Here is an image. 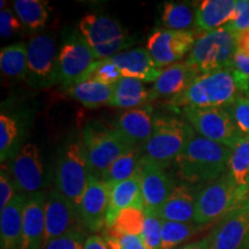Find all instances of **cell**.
I'll return each mask as SVG.
<instances>
[{
  "mask_svg": "<svg viewBox=\"0 0 249 249\" xmlns=\"http://www.w3.org/2000/svg\"><path fill=\"white\" fill-rule=\"evenodd\" d=\"M232 148L194 134L186 143L174 163L183 181L213 182L229 170Z\"/></svg>",
  "mask_w": 249,
  "mask_h": 249,
  "instance_id": "obj_1",
  "label": "cell"
},
{
  "mask_svg": "<svg viewBox=\"0 0 249 249\" xmlns=\"http://www.w3.org/2000/svg\"><path fill=\"white\" fill-rule=\"evenodd\" d=\"M241 95L233 67L201 74L179 97L171 99L170 107H225Z\"/></svg>",
  "mask_w": 249,
  "mask_h": 249,
  "instance_id": "obj_2",
  "label": "cell"
},
{
  "mask_svg": "<svg viewBox=\"0 0 249 249\" xmlns=\"http://www.w3.org/2000/svg\"><path fill=\"white\" fill-rule=\"evenodd\" d=\"M249 197V188L239 186L230 173L209 182L196 195L194 223L200 226L216 224L244 204Z\"/></svg>",
  "mask_w": 249,
  "mask_h": 249,
  "instance_id": "obj_3",
  "label": "cell"
},
{
  "mask_svg": "<svg viewBox=\"0 0 249 249\" xmlns=\"http://www.w3.org/2000/svg\"><path fill=\"white\" fill-rule=\"evenodd\" d=\"M91 174L82 135H71L59 151L55 167V189L76 207Z\"/></svg>",
  "mask_w": 249,
  "mask_h": 249,
  "instance_id": "obj_4",
  "label": "cell"
},
{
  "mask_svg": "<svg viewBox=\"0 0 249 249\" xmlns=\"http://www.w3.org/2000/svg\"><path fill=\"white\" fill-rule=\"evenodd\" d=\"M235 52L236 35L224 26L202 34L186 61L201 75L232 67Z\"/></svg>",
  "mask_w": 249,
  "mask_h": 249,
  "instance_id": "obj_5",
  "label": "cell"
},
{
  "mask_svg": "<svg viewBox=\"0 0 249 249\" xmlns=\"http://www.w3.org/2000/svg\"><path fill=\"white\" fill-rule=\"evenodd\" d=\"M191 124L177 117H157L154 121L151 138L142 148L147 157L164 169L176 160L186 143L194 135Z\"/></svg>",
  "mask_w": 249,
  "mask_h": 249,
  "instance_id": "obj_6",
  "label": "cell"
},
{
  "mask_svg": "<svg viewBox=\"0 0 249 249\" xmlns=\"http://www.w3.org/2000/svg\"><path fill=\"white\" fill-rule=\"evenodd\" d=\"M91 174L98 178L120 156L138 149L119 129L99 124H87L82 133Z\"/></svg>",
  "mask_w": 249,
  "mask_h": 249,
  "instance_id": "obj_7",
  "label": "cell"
},
{
  "mask_svg": "<svg viewBox=\"0 0 249 249\" xmlns=\"http://www.w3.org/2000/svg\"><path fill=\"white\" fill-rule=\"evenodd\" d=\"M79 30L97 60L110 59L133 44L120 24L105 15H85L79 22Z\"/></svg>",
  "mask_w": 249,
  "mask_h": 249,
  "instance_id": "obj_8",
  "label": "cell"
},
{
  "mask_svg": "<svg viewBox=\"0 0 249 249\" xmlns=\"http://www.w3.org/2000/svg\"><path fill=\"white\" fill-rule=\"evenodd\" d=\"M55 37L51 33L38 34L27 44L28 83L34 88H49L59 83Z\"/></svg>",
  "mask_w": 249,
  "mask_h": 249,
  "instance_id": "obj_9",
  "label": "cell"
},
{
  "mask_svg": "<svg viewBox=\"0 0 249 249\" xmlns=\"http://www.w3.org/2000/svg\"><path fill=\"white\" fill-rule=\"evenodd\" d=\"M183 114L198 135L226 147L233 149L244 136L223 107H183Z\"/></svg>",
  "mask_w": 249,
  "mask_h": 249,
  "instance_id": "obj_10",
  "label": "cell"
},
{
  "mask_svg": "<svg viewBox=\"0 0 249 249\" xmlns=\"http://www.w3.org/2000/svg\"><path fill=\"white\" fill-rule=\"evenodd\" d=\"M97 61L85 37L80 33L71 34L59 51V83L65 88H70L81 82Z\"/></svg>",
  "mask_w": 249,
  "mask_h": 249,
  "instance_id": "obj_11",
  "label": "cell"
},
{
  "mask_svg": "<svg viewBox=\"0 0 249 249\" xmlns=\"http://www.w3.org/2000/svg\"><path fill=\"white\" fill-rule=\"evenodd\" d=\"M209 249H249V197L205 236Z\"/></svg>",
  "mask_w": 249,
  "mask_h": 249,
  "instance_id": "obj_12",
  "label": "cell"
},
{
  "mask_svg": "<svg viewBox=\"0 0 249 249\" xmlns=\"http://www.w3.org/2000/svg\"><path fill=\"white\" fill-rule=\"evenodd\" d=\"M195 42L191 30L160 29L149 37L148 51L158 68L169 67L192 51Z\"/></svg>",
  "mask_w": 249,
  "mask_h": 249,
  "instance_id": "obj_13",
  "label": "cell"
},
{
  "mask_svg": "<svg viewBox=\"0 0 249 249\" xmlns=\"http://www.w3.org/2000/svg\"><path fill=\"white\" fill-rule=\"evenodd\" d=\"M110 203V186L90 174L86 191L77 205L80 222L88 231L96 233L107 224Z\"/></svg>",
  "mask_w": 249,
  "mask_h": 249,
  "instance_id": "obj_14",
  "label": "cell"
},
{
  "mask_svg": "<svg viewBox=\"0 0 249 249\" xmlns=\"http://www.w3.org/2000/svg\"><path fill=\"white\" fill-rule=\"evenodd\" d=\"M82 227L75 205L57 189L50 192L45 202L44 247L50 241Z\"/></svg>",
  "mask_w": 249,
  "mask_h": 249,
  "instance_id": "obj_15",
  "label": "cell"
},
{
  "mask_svg": "<svg viewBox=\"0 0 249 249\" xmlns=\"http://www.w3.org/2000/svg\"><path fill=\"white\" fill-rule=\"evenodd\" d=\"M11 172L17 192L29 194L38 192L44 180V166L38 147L34 143L24 144L13 160Z\"/></svg>",
  "mask_w": 249,
  "mask_h": 249,
  "instance_id": "obj_16",
  "label": "cell"
},
{
  "mask_svg": "<svg viewBox=\"0 0 249 249\" xmlns=\"http://www.w3.org/2000/svg\"><path fill=\"white\" fill-rule=\"evenodd\" d=\"M139 174L144 210L160 211L174 189L173 182L163 166L143 156Z\"/></svg>",
  "mask_w": 249,
  "mask_h": 249,
  "instance_id": "obj_17",
  "label": "cell"
},
{
  "mask_svg": "<svg viewBox=\"0 0 249 249\" xmlns=\"http://www.w3.org/2000/svg\"><path fill=\"white\" fill-rule=\"evenodd\" d=\"M45 202L44 192H36L28 196L23 213L21 249H44Z\"/></svg>",
  "mask_w": 249,
  "mask_h": 249,
  "instance_id": "obj_18",
  "label": "cell"
},
{
  "mask_svg": "<svg viewBox=\"0 0 249 249\" xmlns=\"http://www.w3.org/2000/svg\"><path fill=\"white\" fill-rule=\"evenodd\" d=\"M200 74L187 61H180L164 68L150 90L151 101L179 97Z\"/></svg>",
  "mask_w": 249,
  "mask_h": 249,
  "instance_id": "obj_19",
  "label": "cell"
},
{
  "mask_svg": "<svg viewBox=\"0 0 249 249\" xmlns=\"http://www.w3.org/2000/svg\"><path fill=\"white\" fill-rule=\"evenodd\" d=\"M110 60L119 68L123 77L147 83L156 82L163 71L156 66L148 50L142 48L123 51L110 58Z\"/></svg>",
  "mask_w": 249,
  "mask_h": 249,
  "instance_id": "obj_20",
  "label": "cell"
},
{
  "mask_svg": "<svg viewBox=\"0 0 249 249\" xmlns=\"http://www.w3.org/2000/svg\"><path fill=\"white\" fill-rule=\"evenodd\" d=\"M154 108L150 105L130 108L124 111L118 118L116 128L135 145L143 148L151 138L154 130Z\"/></svg>",
  "mask_w": 249,
  "mask_h": 249,
  "instance_id": "obj_21",
  "label": "cell"
},
{
  "mask_svg": "<svg viewBox=\"0 0 249 249\" xmlns=\"http://www.w3.org/2000/svg\"><path fill=\"white\" fill-rule=\"evenodd\" d=\"M28 196L18 193L13 200L0 213V247L1 249H21L22 244L23 213Z\"/></svg>",
  "mask_w": 249,
  "mask_h": 249,
  "instance_id": "obj_22",
  "label": "cell"
},
{
  "mask_svg": "<svg viewBox=\"0 0 249 249\" xmlns=\"http://www.w3.org/2000/svg\"><path fill=\"white\" fill-rule=\"evenodd\" d=\"M128 208L144 210L140 174H136L135 177L128 180L110 186V203H108L105 227H111L113 225L118 213L124 209H128Z\"/></svg>",
  "mask_w": 249,
  "mask_h": 249,
  "instance_id": "obj_23",
  "label": "cell"
},
{
  "mask_svg": "<svg viewBox=\"0 0 249 249\" xmlns=\"http://www.w3.org/2000/svg\"><path fill=\"white\" fill-rule=\"evenodd\" d=\"M235 0H203L195 11L196 30L209 33L231 22L235 11Z\"/></svg>",
  "mask_w": 249,
  "mask_h": 249,
  "instance_id": "obj_24",
  "label": "cell"
},
{
  "mask_svg": "<svg viewBox=\"0 0 249 249\" xmlns=\"http://www.w3.org/2000/svg\"><path fill=\"white\" fill-rule=\"evenodd\" d=\"M196 196L185 185L174 187L158 213L164 222L194 223Z\"/></svg>",
  "mask_w": 249,
  "mask_h": 249,
  "instance_id": "obj_25",
  "label": "cell"
},
{
  "mask_svg": "<svg viewBox=\"0 0 249 249\" xmlns=\"http://www.w3.org/2000/svg\"><path fill=\"white\" fill-rule=\"evenodd\" d=\"M151 101L150 90L145 88L142 81L123 77L113 86L110 107L120 108H136L144 107Z\"/></svg>",
  "mask_w": 249,
  "mask_h": 249,
  "instance_id": "obj_26",
  "label": "cell"
},
{
  "mask_svg": "<svg viewBox=\"0 0 249 249\" xmlns=\"http://www.w3.org/2000/svg\"><path fill=\"white\" fill-rule=\"evenodd\" d=\"M66 92L71 98L80 102L86 107L95 108L102 105L110 104L112 95H113V86L87 79L70 88H66Z\"/></svg>",
  "mask_w": 249,
  "mask_h": 249,
  "instance_id": "obj_27",
  "label": "cell"
},
{
  "mask_svg": "<svg viewBox=\"0 0 249 249\" xmlns=\"http://www.w3.org/2000/svg\"><path fill=\"white\" fill-rule=\"evenodd\" d=\"M141 158L142 156L140 155L139 149H133L132 151L120 156L117 160H114L98 178L107 182L108 186L133 178L140 172Z\"/></svg>",
  "mask_w": 249,
  "mask_h": 249,
  "instance_id": "obj_28",
  "label": "cell"
},
{
  "mask_svg": "<svg viewBox=\"0 0 249 249\" xmlns=\"http://www.w3.org/2000/svg\"><path fill=\"white\" fill-rule=\"evenodd\" d=\"M0 68L1 73L9 79H27V45L18 43L2 48L0 51Z\"/></svg>",
  "mask_w": 249,
  "mask_h": 249,
  "instance_id": "obj_29",
  "label": "cell"
},
{
  "mask_svg": "<svg viewBox=\"0 0 249 249\" xmlns=\"http://www.w3.org/2000/svg\"><path fill=\"white\" fill-rule=\"evenodd\" d=\"M15 15L30 29H40L49 18V2L42 0H15L13 2Z\"/></svg>",
  "mask_w": 249,
  "mask_h": 249,
  "instance_id": "obj_30",
  "label": "cell"
},
{
  "mask_svg": "<svg viewBox=\"0 0 249 249\" xmlns=\"http://www.w3.org/2000/svg\"><path fill=\"white\" fill-rule=\"evenodd\" d=\"M204 226L195 223L164 222L161 229L160 249H174L203 231Z\"/></svg>",
  "mask_w": 249,
  "mask_h": 249,
  "instance_id": "obj_31",
  "label": "cell"
},
{
  "mask_svg": "<svg viewBox=\"0 0 249 249\" xmlns=\"http://www.w3.org/2000/svg\"><path fill=\"white\" fill-rule=\"evenodd\" d=\"M229 171L239 186L249 188V136H242L232 149Z\"/></svg>",
  "mask_w": 249,
  "mask_h": 249,
  "instance_id": "obj_32",
  "label": "cell"
},
{
  "mask_svg": "<svg viewBox=\"0 0 249 249\" xmlns=\"http://www.w3.org/2000/svg\"><path fill=\"white\" fill-rule=\"evenodd\" d=\"M161 21L167 29L188 30L195 23V13L188 5L182 2H165Z\"/></svg>",
  "mask_w": 249,
  "mask_h": 249,
  "instance_id": "obj_33",
  "label": "cell"
},
{
  "mask_svg": "<svg viewBox=\"0 0 249 249\" xmlns=\"http://www.w3.org/2000/svg\"><path fill=\"white\" fill-rule=\"evenodd\" d=\"M145 213L144 210L136 209V208H128L120 211L116 217L113 225L107 227V231L116 234H129V235H141L144 225Z\"/></svg>",
  "mask_w": 249,
  "mask_h": 249,
  "instance_id": "obj_34",
  "label": "cell"
},
{
  "mask_svg": "<svg viewBox=\"0 0 249 249\" xmlns=\"http://www.w3.org/2000/svg\"><path fill=\"white\" fill-rule=\"evenodd\" d=\"M18 140V123L13 118L1 114L0 116V160L1 163L12 154Z\"/></svg>",
  "mask_w": 249,
  "mask_h": 249,
  "instance_id": "obj_35",
  "label": "cell"
},
{
  "mask_svg": "<svg viewBox=\"0 0 249 249\" xmlns=\"http://www.w3.org/2000/svg\"><path fill=\"white\" fill-rule=\"evenodd\" d=\"M145 219L143 225L141 238L148 249H160L161 245V229L164 220L158 211L144 210Z\"/></svg>",
  "mask_w": 249,
  "mask_h": 249,
  "instance_id": "obj_36",
  "label": "cell"
},
{
  "mask_svg": "<svg viewBox=\"0 0 249 249\" xmlns=\"http://www.w3.org/2000/svg\"><path fill=\"white\" fill-rule=\"evenodd\" d=\"M87 79L99 81V82L108 86H114L123 79V75H121L119 68L110 59H105V60H98L93 65L85 80Z\"/></svg>",
  "mask_w": 249,
  "mask_h": 249,
  "instance_id": "obj_37",
  "label": "cell"
},
{
  "mask_svg": "<svg viewBox=\"0 0 249 249\" xmlns=\"http://www.w3.org/2000/svg\"><path fill=\"white\" fill-rule=\"evenodd\" d=\"M227 108V112L242 135L249 136V98L240 95Z\"/></svg>",
  "mask_w": 249,
  "mask_h": 249,
  "instance_id": "obj_38",
  "label": "cell"
},
{
  "mask_svg": "<svg viewBox=\"0 0 249 249\" xmlns=\"http://www.w3.org/2000/svg\"><path fill=\"white\" fill-rule=\"evenodd\" d=\"M104 239L110 249H148L141 235L116 234L107 230Z\"/></svg>",
  "mask_w": 249,
  "mask_h": 249,
  "instance_id": "obj_39",
  "label": "cell"
},
{
  "mask_svg": "<svg viewBox=\"0 0 249 249\" xmlns=\"http://www.w3.org/2000/svg\"><path fill=\"white\" fill-rule=\"evenodd\" d=\"M87 238L88 236L86 235L83 229L77 230L50 241L44 249H83Z\"/></svg>",
  "mask_w": 249,
  "mask_h": 249,
  "instance_id": "obj_40",
  "label": "cell"
},
{
  "mask_svg": "<svg viewBox=\"0 0 249 249\" xmlns=\"http://www.w3.org/2000/svg\"><path fill=\"white\" fill-rule=\"evenodd\" d=\"M235 35L249 28V0H236L234 15L225 26Z\"/></svg>",
  "mask_w": 249,
  "mask_h": 249,
  "instance_id": "obj_41",
  "label": "cell"
},
{
  "mask_svg": "<svg viewBox=\"0 0 249 249\" xmlns=\"http://www.w3.org/2000/svg\"><path fill=\"white\" fill-rule=\"evenodd\" d=\"M17 192L14 180L12 174L9 173L7 167L1 164V172H0V213L13 200Z\"/></svg>",
  "mask_w": 249,
  "mask_h": 249,
  "instance_id": "obj_42",
  "label": "cell"
},
{
  "mask_svg": "<svg viewBox=\"0 0 249 249\" xmlns=\"http://www.w3.org/2000/svg\"><path fill=\"white\" fill-rule=\"evenodd\" d=\"M21 29V21L15 17L9 8H5L0 12V35L2 38L13 36Z\"/></svg>",
  "mask_w": 249,
  "mask_h": 249,
  "instance_id": "obj_43",
  "label": "cell"
},
{
  "mask_svg": "<svg viewBox=\"0 0 249 249\" xmlns=\"http://www.w3.org/2000/svg\"><path fill=\"white\" fill-rule=\"evenodd\" d=\"M232 67L249 79V57H247V55L236 51L234 58H233Z\"/></svg>",
  "mask_w": 249,
  "mask_h": 249,
  "instance_id": "obj_44",
  "label": "cell"
},
{
  "mask_svg": "<svg viewBox=\"0 0 249 249\" xmlns=\"http://www.w3.org/2000/svg\"><path fill=\"white\" fill-rule=\"evenodd\" d=\"M83 249H110L105 241L104 236L92 234L86 239Z\"/></svg>",
  "mask_w": 249,
  "mask_h": 249,
  "instance_id": "obj_45",
  "label": "cell"
},
{
  "mask_svg": "<svg viewBox=\"0 0 249 249\" xmlns=\"http://www.w3.org/2000/svg\"><path fill=\"white\" fill-rule=\"evenodd\" d=\"M236 51L249 57V28L236 35Z\"/></svg>",
  "mask_w": 249,
  "mask_h": 249,
  "instance_id": "obj_46",
  "label": "cell"
},
{
  "mask_svg": "<svg viewBox=\"0 0 249 249\" xmlns=\"http://www.w3.org/2000/svg\"><path fill=\"white\" fill-rule=\"evenodd\" d=\"M180 249H209V246H208L207 238L201 239V240L191 242V244H187L183 246Z\"/></svg>",
  "mask_w": 249,
  "mask_h": 249,
  "instance_id": "obj_47",
  "label": "cell"
},
{
  "mask_svg": "<svg viewBox=\"0 0 249 249\" xmlns=\"http://www.w3.org/2000/svg\"><path fill=\"white\" fill-rule=\"evenodd\" d=\"M247 97L249 98V91H248V93H247Z\"/></svg>",
  "mask_w": 249,
  "mask_h": 249,
  "instance_id": "obj_48",
  "label": "cell"
}]
</instances>
